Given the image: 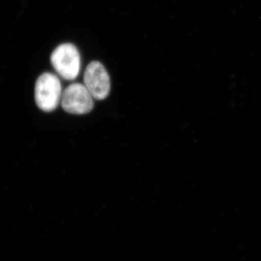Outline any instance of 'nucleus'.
<instances>
[{
	"label": "nucleus",
	"instance_id": "nucleus-4",
	"mask_svg": "<svg viewBox=\"0 0 261 261\" xmlns=\"http://www.w3.org/2000/svg\"><path fill=\"white\" fill-rule=\"evenodd\" d=\"M84 86L94 99H106L111 91L109 74L99 62L92 61L86 68L84 75Z\"/></svg>",
	"mask_w": 261,
	"mask_h": 261
},
{
	"label": "nucleus",
	"instance_id": "nucleus-2",
	"mask_svg": "<svg viewBox=\"0 0 261 261\" xmlns=\"http://www.w3.org/2000/svg\"><path fill=\"white\" fill-rule=\"evenodd\" d=\"M50 60L53 68L64 80L73 81L80 74V51L73 44L65 43L58 46L51 53Z\"/></svg>",
	"mask_w": 261,
	"mask_h": 261
},
{
	"label": "nucleus",
	"instance_id": "nucleus-1",
	"mask_svg": "<svg viewBox=\"0 0 261 261\" xmlns=\"http://www.w3.org/2000/svg\"><path fill=\"white\" fill-rule=\"evenodd\" d=\"M62 86L56 75L44 73L38 78L35 84V101L41 111L51 112L61 102Z\"/></svg>",
	"mask_w": 261,
	"mask_h": 261
},
{
	"label": "nucleus",
	"instance_id": "nucleus-3",
	"mask_svg": "<svg viewBox=\"0 0 261 261\" xmlns=\"http://www.w3.org/2000/svg\"><path fill=\"white\" fill-rule=\"evenodd\" d=\"M61 106L70 114L84 115L92 111L94 98L84 84L75 83L68 86L62 94Z\"/></svg>",
	"mask_w": 261,
	"mask_h": 261
}]
</instances>
